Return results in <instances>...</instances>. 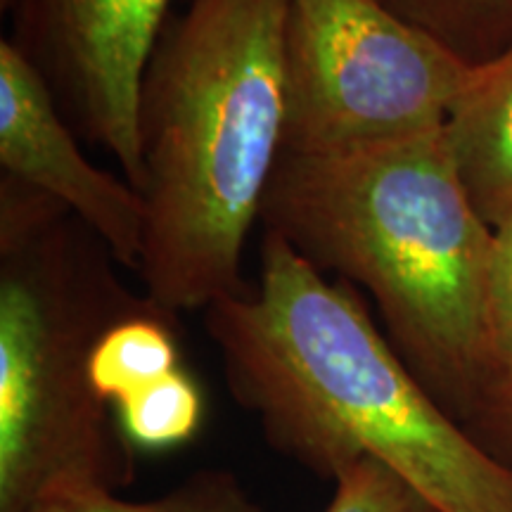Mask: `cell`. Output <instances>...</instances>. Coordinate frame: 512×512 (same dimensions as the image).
I'll return each instance as SVG.
<instances>
[{
	"label": "cell",
	"instance_id": "1",
	"mask_svg": "<svg viewBox=\"0 0 512 512\" xmlns=\"http://www.w3.org/2000/svg\"><path fill=\"white\" fill-rule=\"evenodd\" d=\"M261 240L259 283L211 304L204 325L266 444L328 482L375 458L439 512H512V465L432 399L361 292L278 235Z\"/></svg>",
	"mask_w": 512,
	"mask_h": 512
},
{
	"label": "cell",
	"instance_id": "2",
	"mask_svg": "<svg viewBox=\"0 0 512 512\" xmlns=\"http://www.w3.org/2000/svg\"><path fill=\"white\" fill-rule=\"evenodd\" d=\"M259 223L366 292L401 361L475 434L489 389L494 228L467 197L444 128L339 155L283 150Z\"/></svg>",
	"mask_w": 512,
	"mask_h": 512
},
{
	"label": "cell",
	"instance_id": "3",
	"mask_svg": "<svg viewBox=\"0 0 512 512\" xmlns=\"http://www.w3.org/2000/svg\"><path fill=\"white\" fill-rule=\"evenodd\" d=\"M287 17L290 0H188L147 62L136 275L176 318L249 290L245 245L285 150Z\"/></svg>",
	"mask_w": 512,
	"mask_h": 512
},
{
	"label": "cell",
	"instance_id": "4",
	"mask_svg": "<svg viewBox=\"0 0 512 512\" xmlns=\"http://www.w3.org/2000/svg\"><path fill=\"white\" fill-rule=\"evenodd\" d=\"M117 266L62 204L0 176V512L136 479V448L91 380L105 330L152 306Z\"/></svg>",
	"mask_w": 512,
	"mask_h": 512
},
{
	"label": "cell",
	"instance_id": "5",
	"mask_svg": "<svg viewBox=\"0 0 512 512\" xmlns=\"http://www.w3.org/2000/svg\"><path fill=\"white\" fill-rule=\"evenodd\" d=\"M472 69L380 0H290L285 150L339 155L441 131Z\"/></svg>",
	"mask_w": 512,
	"mask_h": 512
},
{
	"label": "cell",
	"instance_id": "6",
	"mask_svg": "<svg viewBox=\"0 0 512 512\" xmlns=\"http://www.w3.org/2000/svg\"><path fill=\"white\" fill-rule=\"evenodd\" d=\"M178 0H0L3 38L46 81L83 143L143 183L138 95Z\"/></svg>",
	"mask_w": 512,
	"mask_h": 512
},
{
	"label": "cell",
	"instance_id": "7",
	"mask_svg": "<svg viewBox=\"0 0 512 512\" xmlns=\"http://www.w3.org/2000/svg\"><path fill=\"white\" fill-rule=\"evenodd\" d=\"M0 169L46 192L138 271L147 209L138 188L86 157L81 138L31 64L0 38Z\"/></svg>",
	"mask_w": 512,
	"mask_h": 512
},
{
	"label": "cell",
	"instance_id": "8",
	"mask_svg": "<svg viewBox=\"0 0 512 512\" xmlns=\"http://www.w3.org/2000/svg\"><path fill=\"white\" fill-rule=\"evenodd\" d=\"M448 155L491 228L512 216V46L475 64L444 124Z\"/></svg>",
	"mask_w": 512,
	"mask_h": 512
},
{
	"label": "cell",
	"instance_id": "9",
	"mask_svg": "<svg viewBox=\"0 0 512 512\" xmlns=\"http://www.w3.org/2000/svg\"><path fill=\"white\" fill-rule=\"evenodd\" d=\"M176 316L152 304L117 320L95 344L91 380L102 401L114 408L126 396L181 370Z\"/></svg>",
	"mask_w": 512,
	"mask_h": 512
},
{
	"label": "cell",
	"instance_id": "10",
	"mask_svg": "<svg viewBox=\"0 0 512 512\" xmlns=\"http://www.w3.org/2000/svg\"><path fill=\"white\" fill-rule=\"evenodd\" d=\"M489 389L475 437L491 456L512 465V216L494 228L486 280Z\"/></svg>",
	"mask_w": 512,
	"mask_h": 512
},
{
	"label": "cell",
	"instance_id": "11",
	"mask_svg": "<svg viewBox=\"0 0 512 512\" xmlns=\"http://www.w3.org/2000/svg\"><path fill=\"white\" fill-rule=\"evenodd\" d=\"M29 512H264V508L235 472L204 467L152 501H128L107 489H79L41 498Z\"/></svg>",
	"mask_w": 512,
	"mask_h": 512
},
{
	"label": "cell",
	"instance_id": "12",
	"mask_svg": "<svg viewBox=\"0 0 512 512\" xmlns=\"http://www.w3.org/2000/svg\"><path fill=\"white\" fill-rule=\"evenodd\" d=\"M396 17L437 38L467 64L512 46V0H380Z\"/></svg>",
	"mask_w": 512,
	"mask_h": 512
},
{
	"label": "cell",
	"instance_id": "13",
	"mask_svg": "<svg viewBox=\"0 0 512 512\" xmlns=\"http://www.w3.org/2000/svg\"><path fill=\"white\" fill-rule=\"evenodd\" d=\"M114 408L121 432L136 451H166L195 437L202 425L204 399L195 380L181 368L126 396Z\"/></svg>",
	"mask_w": 512,
	"mask_h": 512
},
{
	"label": "cell",
	"instance_id": "14",
	"mask_svg": "<svg viewBox=\"0 0 512 512\" xmlns=\"http://www.w3.org/2000/svg\"><path fill=\"white\" fill-rule=\"evenodd\" d=\"M325 512H439L399 472L375 458H363L344 470Z\"/></svg>",
	"mask_w": 512,
	"mask_h": 512
}]
</instances>
